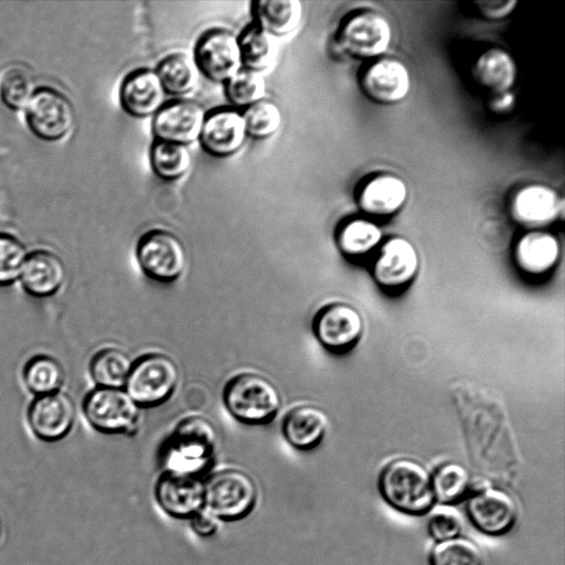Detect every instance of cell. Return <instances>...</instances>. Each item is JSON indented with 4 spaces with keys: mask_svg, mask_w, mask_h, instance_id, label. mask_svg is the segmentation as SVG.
<instances>
[{
    "mask_svg": "<svg viewBox=\"0 0 565 565\" xmlns=\"http://www.w3.org/2000/svg\"><path fill=\"white\" fill-rule=\"evenodd\" d=\"M87 423L107 435L134 436L140 427L141 407L124 387H99L89 391L82 404Z\"/></svg>",
    "mask_w": 565,
    "mask_h": 565,
    "instance_id": "5",
    "label": "cell"
},
{
    "mask_svg": "<svg viewBox=\"0 0 565 565\" xmlns=\"http://www.w3.org/2000/svg\"><path fill=\"white\" fill-rule=\"evenodd\" d=\"M179 369L174 360L161 352H148L132 361L125 390L141 408L157 407L175 392Z\"/></svg>",
    "mask_w": 565,
    "mask_h": 565,
    "instance_id": "6",
    "label": "cell"
},
{
    "mask_svg": "<svg viewBox=\"0 0 565 565\" xmlns=\"http://www.w3.org/2000/svg\"><path fill=\"white\" fill-rule=\"evenodd\" d=\"M224 86L231 106L239 110L266 98L267 84L260 72L243 67Z\"/></svg>",
    "mask_w": 565,
    "mask_h": 565,
    "instance_id": "35",
    "label": "cell"
},
{
    "mask_svg": "<svg viewBox=\"0 0 565 565\" xmlns=\"http://www.w3.org/2000/svg\"><path fill=\"white\" fill-rule=\"evenodd\" d=\"M427 515L426 531L434 543L462 535L463 521L456 507L436 504Z\"/></svg>",
    "mask_w": 565,
    "mask_h": 565,
    "instance_id": "39",
    "label": "cell"
},
{
    "mask_svg": "<svg viewBox=\"0 0 565 565\" xmlns=\"http://www.w3.org/2000/svg\"><path fill=\"white\" fill-rule=\"evenodd\" d=\"M311 329L318 342L328 351L341 353L361 338L364 322L360 311L347 301H330L312 317Z\"/></svg>",
    "mask_w": 565,
    "mask_h": 565,
    "instance_id": "12",
    "label": "cell"
},
{
    "mask_svg": "<svg viewBox=\"0 0 565 565\" xmlns=\"http://www.w3.org/2000/svg\"><path fill=\"white\" fill-rule=\"evenodd\" d=\"M376 487L384 503L406 516H425L436 505L430 472L411 457L387 461L379 472Z\"/></svg>",
    "mask_w": 565,
    "mask_h": 565,
    "instance_id": "2",
    "label": "cell"
},
{
    "mask_svg": "<svg viewBox=\"0 0 565 565\" xmlns=\"http://www.w3.org/2000/svg\"><path fill=\"white\" fill-rule=\"evenodd\" d=\"M34 90V82L23 68L11 67L0 77V102L10 110L24 109Z\"/></svg>",
    "mask_w": 565,
    "mask_h": 565,
    "instance_id": "37",
    "label": "cell"
},
{
    "mask_svg": "<svg viewBox=\"0 0 565 565\" xmlns=\"http://www.w3.org/2000/svg\"><path fill=\"white\" fill-rule=\"evenodd\" d=\"M248 139L243 111L232 106L206 113L200 145L210 156L228 158L236 154Z\"/></svg>",
    "mask_w": 565,
    "mask_h": 565,
    "instance_id": "16",
    "label": "cell"
},
{
    "mask_svg": "<svg viewBox=\"0 0 565 565\" xmlns=\"http://www.w3.org/2000/svg\"><path fill=\"white\" fill-rule=\"evenodd\" d=\"M393 40L390 21L375 11H360L341 23L338 45L350 56L375 58L388 51Z\"/></svg>",
    "mask_w": 565,
    "mask_h": 565,
    "instance_id": "10",
    "label": "cell"
},
{
    "mask_svg": "<svg viewBox=\"0 0 565 565\" xmlns=\"http://www.w3.org/2000/svg\"><path fill=\"white\" fill-rule=\"evenodd\" d=\"M334 241L342 255L358 258L375 252L383 241V233L376 223L354 218L338 227Z\"/></svg>",
    "mask_w": 565,
    "mask_h": 565,
    "instance_id": "29",
    "label": "cell"
},
{
    "mask_svg": "<svg viewBox=\"0 0 565 565\" xmlns=\"http://www.w3.org/2000/svg\"><path fill=\"white\" fill-rule=\"evenodd\" d=\"M26 257V248L17 236L0 232V287L20 278Z\"/></svg>",
    "mask_w": 565,
    "mask_h": 565,
    "instance_id": "38",
    "label": "cell"
},
{
    "mask_svg": "<svg viewBox=\"0 0 565 565\" xmlns=\"http://www.w3.org/2000/svg\"><path fill=\"white\" fill-rule=\"evenodd\" d=\"M407 195V185L399 175L380 173L363 184L358 194V204L366 214L388 216L403 207Z\"/></svg>",
    "mask_w": 565,
    "mask_h": 565,
    "instance_id": "24",
    "label": "cell"
},
{
    "mask_svg": "<svg viewBox=\"0 0 565 565\" xmlns=\"http://www.w3.org/2000/svg\"><path fill=\"white\" fill-rule=\"evenodd\" d=\"M167 92L156 70L142 67L125 76L119 88L121 108L131 117H153L167 102Z\"/></svg>",
    "mask_w": 565,
    "mask_h": 565,
    "instance_id": "19",
    "label": "cell"
},
{
    "mask_svg": "<svg viewBox=\"0 0 565 565\" xmlns=\"http://www.w3.org/2000/svg\"><path fill=\"white\" fill-rule=\"evenodd\" d=\"M24 119L38 139L54 142L63 139L75 124V110L70 98L54 87H36L26 107Z\"/></svg>",
    "mask_w": 565,
    "mask_h": 565,
    "instance_id": "9",
    "label": "cell"
},
{
    "mask_svg": "<svg viewBox=\"0 0 565 565\" xmlns=\"http://www.w3.org/2000/svg\"><path fill=\"white\" fill-rule=\"evenodd\" d=\"M190 521V526L201 537L213 536L218 529V520L205 509L196 513Z\"/></svg>",
    "mask_w": 565,
    "mask_h": 565,
    "instance_id": "41",
    "label": "cell"
},
{
    "mask_svg": "<svg viewBox=\"0 0 565 565\" xmlns=\"http://www.w3.org/2000/svg\"><path fill=\"white\" fill-rule=\"evenodd\" d=\"M149 161L159 179L173 182L190 171L193 159L189 147L154 139L149 150Z\"/></svg>",
    "mask_w": 565,
    "mask_h": 565,
    "instance_id": "31",
    "label": "cell"
},
{
    "mask_svg": "<svg viewBox=\"0 0 565 565\" xmlns=\"http://www.w3.org/2000/svg\"><path fill=\"white\" fill-rule=\"evenodd\" d=\"M303 11L300 0H257L252 3L254 24L274 39L294 33L302 21Z\"/></svg>",
    "mask_w": 565,
    "mask_h": 565,
    "instance_id": "26",
    "label": "cell"
},
{
    "mask_svg": "<svg viewBox=\"0 0 565 565\" xmlns=\"http://www.w3.org/2000/svg\"><path fill=\"white\" fill-rule=\"evenodd\" d=\"M412 87L407 66L394 57H383L372 63L362 74L361 89L372 102L395 105L403 102Z\"/></svg>",
    "mask_w": 565,
    "mask_h": 565,
    "instance_id": "18",
    "label": "cell"
},
{
    "mask_svg": "<svg viewBox=\"0 0 565 565\" xmlns=\"http://www.w3.org/2000/svg\"><path fill=\"white\" fill-rule=\"evenodd\" d=\"M558 238L544 230H529L514 243L512 258L515 266L531 277L550 274L561 259Z\"/></svg>",
    "mask_w": 565,
    "mask_h": 565,
    "instance_id": "21",
    "label": "cell"
},
{
    "mask_svg": "<svg viewBox=\"0 0 565 565\" xmlns=\"http://www.w3.org/2000/svg\"><path fill=\"white\" fill-rule=\"evenodd\" d=\"M161 83L167 95L184 98L191 95L199 86L202 73L193 57L185 53H172L157 65Z\"/></svg>",
    "mask_w": 565,
    "mask_h": 565,
    "instance_id": "28",
    "label": "cell"
},
{
    "mask_svg": "<svg viewBox=\"0 0 565 565\" xmlns=\"http://www.w3.org/2000/svg\"><path fill=\"white\" fill-rule=\"evenodd\" d=\"M329 426L327 413L310 403L291 407L281 422L284 439L295 449L310 451L318 447Z\"/></svg>",
    "mask_w": 565,
    "mask_h": 565,
    "instance_id": "22",
    "label": "cell"
},
{
    "mask_svg": "<svg viewBox=\"0 0 565 565\" xmlns=\"http://www.w3.org/2000/svg\"><path fill=\"white\" fill-rule=\"evenodd\" d=\"M132 361L119 348L106 347L94 353L89 361V375L96 386L125 387Z\"/></svg>",
    "mask_w": 565,
    "mask_h": 565,
    "instance_id": "30",
    "label": "cell"
},
{
    "mask_svg": "<svg viewBox=\"0 0 565 565\" xmlns=\"http://www.w3.org/2000/svg\"><path fill=\"white\" fill-rule=\"evenodd\" d=\"M476 83L493 96L511 92L518 67L512 55L501 47H490L482 52L471 67Z\"/></svg>",
    "mask_w": 565,
    "mask_h": 565,
    "instance_id": "25",
    "label": "cell"
},
{
    "mask_svg": "<svg viewBox=\"0 0 565 565\" xmlns=\"http://www.w3.org/2000/svg\"><path fill=\"white\" fill-rule=\"evenodd\" d=\"M514 96L511 92L494 95L490 102V107L493 111L503 113L513 106Z\"/></svg>",
    "mask_w": 565,
    "mask_h": 565,
    "instance_id": "42",
    "label": "cell"
},
{
    "mask_svg": "<svg viewBox=\"0 0 565 565\" xmlns=\"http://www.w3.org/2000/svg\"><path fill=\"white\" fill-rule=\"evenodd\" d=\"M76 418L73 399L65 393L36 396L30 404L26 420L33 435L44 441H57L72 430Z\"/></svg>",
    "mask_w": 565,
    "mask_h": 565,
    "instance_id": "17",
    "label": "cell"
},
{
    "mask_svg": "<svg viewBox=\"0 0 565 565\" xmlns=\"http://www.w3.org/2000/svg\"><path fill=\"white\" fill-rule=\"evenodd\" d=\"M436 504L457 507L473 489L469 470L460 462L447 460L430 472Z\"/></svg>",
    "mask_w": 565,
    "mask_h": 565,
    "instance_id": "27",
    "label": "cell"
},
{
    "mask_svg": "<svg viewBox=\"0 0 565 565\" xmlns=\"http://www.w3.org/2000/svg\"><path fill=\"white\" fill-rule=\"evenodd\" d=\"M222 401L230 415L249 426L270 424L281 407L277 386L256 372H239L223 386Z\"/></svg>",
    "mask_w": 565,
    "mask_h": 565,
    "instance_id": "3",
    "label": "cell"
},
{
    "mask_svg": "<svg viewBox=\"0 0 565 565\" xmlns=\"http://www.w3.org/2000/svg\"><path fill=\"white\" fill-rule=\"evenodd\" d=\"M204 477L164 470L156 481L159 507L178 520H190L204 509Z\"/></svg>",
    "mask_w": 565,
    "mask_h": 565,
    "instance_id": "15",
    "label": "cell"
},
{
    "mask_svg": "<svg viewBox=\"0 0 565 565\" xmlns=\"http://www.w3.org/2000/svg\"><path fill=\"white\" fill-rule=\"evenodd\" d=\"M204 509L218 521L236 522L247 518L256 507L257 487L244 470L224 468L203 479Z\"/></svg>",
    "mask_w": 565,
    "mask_h": 565,
    "instance_id": "4",
    "label": "cell"
},
{
    "mask_svg": "<svg viewBox=\"0 0 565 565\" xmlns=\"http://www.w3.org/2000/svg\"><path fill=\"white\" fill-rule=\"evenodd\" d=\"M420 258L415 245L406 237L392 236L382 241L371 264L375 284L387 291L408 287L417 277Z\"/></svg>",
    "mask_w": 565,
    "mask_h": 565,
    "instance_id": "11",
    "label": "cell"
},
{
    "mask_svg": "<svg viewBox=\"0 0 565 565\" xmlns=\"http://www.w3.org/2000/svg\"><path fill=\"white\" fill-rule=\"evenodd\" d=\"M206 113L193 99L174 98L166 102L152 117L151 130L154 139L189 147L199 141Z\"/></svg>",
    "mask_w": 565,
    "mask_h": 565,
    "instance_id": "14",
    "label": "cell"
},
{
    "mask_svg": "<svg viewBox=\"0 0 565 565\" xmlns=\"http://www.w3.org/2000/svg\"><path fill=\"white\" fill-rule=\"evenodd\" d=\"M463 505L471 526L488 537L508 535L519 521L518 502L503 486L473 487Z\"/></svg>",
    "mask_w": 565,
    "mask_h": 565,
    "instance_id": "7",
    "label": "cell"
},
{
    "mask_svg": "<svg viewBox=\"0 0 565 565\" xmlns=\"http://www.w3.org/2000/svg\"><path fill=\"white\" fill-rule=\"evenodd\" d=\"M0 533H1V521H0Z\"/></svg>",
    "mask_w": 565,
    "mask_h": 565,
    "instance_id": "43",
    "label": "cell"
},
{
    "mask_svg": "<svg viewBox=\"0 0 565 565\" xmlns=\"http://www.w3.org/2000/svg\"><path fill=\"white\" fill-rule=\"evenodd\" d=\"M516 4L515 0H483L475 2L479 13L490 21L505 19L513 12Z\"/></svg>",
    "mask_w": 565,
    "mask_h": 565,
    "instance_id": "40",
    "label": "cell"
},
{
    "mask_svg": "<svg viewBox=\"0 0 565 565\" xmlns=\"http://www.w3.org/2000/svg\"><path fill=\"white\" fill-rule=\"evenodd\" d=\"M217 447V431L202 415L181 418L159 448L164 470L203 477L212 466Z\"/></svg>",
    "mask_w": 565,
    "mask_h": 565,
    "instance_id": "1",
    "label": "cell"
},
{
    "mask_svg": "<svg viewBox=\"0 0 565 565\" xmlns=\"http://www.w3.org/2000/svg\"><path fill=\"white\" fill-rule=\"evenodd\" d=\"M427 562L428 565H484V556L476 541L460 535L434 543Z\"/></svg>",
    "mask_w": 565,
    "mask_h": 565,
    "instance_id": "34",
    "label": "cell"
},
{
    "mask_svg": "<svg viewBox=\"0 0 565 565\" xmlns=\"http://www.w3.org/2000/svg\"><path fill=\"white\" fill-rule=\"evenodd\" d=\"M22 379L26 388L41 396L58 392L65 380L62 364L53 356H32L23 366Z\"/></svg>",
    "mask_w": 565,
    "mask_h": 565,
    "instance_id": "32",
    "label": "cell"
},
{
    "mask_svg": "<svg viewBox=\"0 0 565 565\" xmlns=\"http://www.w3.org/2000/svg\"><path fill=\"white\" fill-rule=\"evenodd\" d=\"M510 212L527 230H543L563 212V200L545 184H527L513 195Z\"/></svg>",
    "mask_w": 565,
    "mask_h": 565,
    "instance_id": "20",
    "label": "cell"
},
{
    "mask_svg": "<svg viewBox=\"0 0 565 565\" xmlns=\"http://www.w3.org/2000/svg\"><path fill=\"white\" fill-rule=\"evenodd\" d=\"M246 124L248 138L255 140L269 139L280 129L282 111L270 99H263L242 110Z\"/></svg>",
    "mask_w": 565,
    "mask_h": 565,
    "instance_id": "36",
    "label": "cell"
},
{
    "mask_svg": "<svg viewBox=\"0 0 565 565\" xmlns=\"http://www.w3.org/2000/svg\"><path fill=\"white\" fill-rule=\"evenodd\" d=\"M243 67L264 73L275 60V39L256 24L245 28L238 35Z\"/></svg>",
    "mask_w": 565,
    "mask_h": 565,
    "instance_id": "33",
    "label": "cell"
},
{
    "mask_svg": "<svg viewBox=\"0 0 565 565\" xmlns=\"http://www.w3.org/2000/svg\"><path fill=\"white\" fill-rule=\"evenodd\" d=\"M66 278L63 259L47 249H36L28 255L21 271V284L26 294L46 298L56 294Z\"/></svg>",
    "mask_w": 565,
    "mask_h": 565,
    "instance_id": "23",
    "label": "cell"
},
{
    "mask_svg": "<svg viewBox=\"0 0 565 565\" xmlns=\"http://www.w3.org/2000/svg\"><path fill=\"white\" fill-rule=\"evenodd\" d=\"M136 259L148 278L162 284L178 280L188 260L181 239L162 228H153L141 235L136 245Z\"/></svg>",
    "mask_w": 565,
    "mask_h": 565,
    "instance_id": "8",
    "label": "cell"
},
{
    "mask_svg": "<svg viewBox=\"0 0 565 565\" xmlns=\"http://www.w3.org/2000/svg\"><path fill=\"white\" fill-rule=\"evenodd\" d=\"M193 57L202 76L225 84L243 68L238 35L215 28L204 32L194 46Z\"/></svg>",
    "mask_w": 565,
    "mask_h": 565,
    "instance_id": "13",
    "label": "cell"
}]
</instances>
